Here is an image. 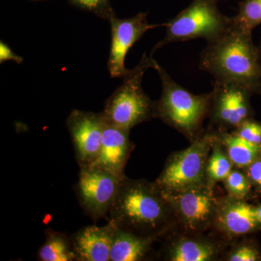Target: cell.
<instances>
[{
	"label": "cell",
	"mask_w": 261,
	"mask_h": 261,
	"mask_svg": "<svg viewBox=\"0 0 261 261\" xmlns=\"http://www.w3.org/2000/svg\"><path fill=\"white\" fill-rule=\"evenodd\" d=\"M106 121L102 113L74 109L66 120L75 159L80 167L90 166L97 159Z\"/></svg>",
	"instance_id": "11"
},
{
	"label": "cell",
	"mask_w": 261,
	"mask_h": 261,
	"mask_svg": "<svg viewBox=\"0 0 261 261\" xmlns=\"http://www.w3.org/2000/svg\"><path fill=\"white\" fill-rule=\"evenodd\" d=\"M8 61H14L18 64H20L23 63V58L15 54L6 43L1 41L0 42V63H3Z\"/></svg>",
	"instance_id": "26"
},
{
	"label": "cell",
	"mask_w": 261,
	"mask_h": 261,
	"mask_svg": "<svg viewBox=\"0 0 261 261\" xmlns=\"http://www.w3.org/2000/svg\"><path fill=\"white\" fill-rule=\"evenodd\" d=\"M233 168L232 162L215 132L214 144L206 166V184L214 188L217 182L224 181Z\"/></svg>",
	"instance_id": "19"
},
{
	"label": "cell",
	"mask_w": 261,
	"mask_h": 261,
	"mask_svg": "<svg viewBox=\"0 0 261 261\" xmlns=\"http://www.w3.org/2000/svg\"><path fill=\"white\" fill-rule=\"evenodd\" d=\"M233 132L252 143L261 145V123L252 118L244 121Z\"/></svg>",
	"instance_id": "23"
},
{
	"label": "cell",
	"mask_w": 261,
	"mask_h": 261,
	"mask_svg": "<svg viewBox=\"0 0 261 261\" xmlns=\"http://www.w3.org/2000/svg\"><path fill=\"white\" fill-rule=\"evenodd\" d=\"M214 140L215 132H206L188 148L171 154L154 184L163 192L205 185L206 166Z\"/></svg>",
	"instance_id": "6"
},
{
	"label": "cell",
	"mask_w": 261,
	"mask_h": 261,
	"mask_svg": "<svg viewBox=\"0 0 261 261\" xmlns=\"http://www.w3.org/2000/svg\"><path fill=\"white\" fill-rule=\"evenodd\" d=\"M255 214H256L257 221L261 225V205L255 207Z\"/></svg>",
	"instance_id": "27"
},
{
	"label": "cell",
	"mask_w": 261,
	"mask_h": 261,
	"mask_svg": "<svg viewBox=\"0 0 261 261\" xmlns=\"http://www.w3.org/2000/svg\"><path fill=\"white\" fill-rule=\"evenodd\" d=\"M109 21L111 29V45L108 69L112 78L123 79L130 70L125 65L128 51L147 31L157 28L160 25L149 23L147 14L143 13L126 19H119L114 16Z\"/></svg>",
	"instance_id": "10"
},
{
	"label": "cell",
	"mask_w": 261,
	"mask_h": 261,
	"mask_svg": "<svg viewBox=\"0 0 261 261\" xmlns=\"http://www.w3.org/2000/svg\"><path fill=\"white\" fill-rule=\"evenodd\" d=\"M45 242L38 252V260L41 261H76L70 237L47 228Z\"/></svg>",
	"instance_id": "18"
},
{
	"label": "cell",
	"mask_w": 261,
	"mask_h": 261,
	"mask_svg": "<svg viewBox=\"0 0 261 261\" xmlns=\"http://www.w3.org/2000/svg\"><path fill=\"white\" fill-rule=\"evenodd\" d=\"M161 192L176 221L189 232H202L214 225L219 200L207 184L178 191Z\"/></svg>",
	"instance_id": "7"
},
{
	"label": "cell",
	"mask_w": 261,
	"mask_h": 261,
	"mask_svg": "<svg viewBox=\"0 0 261 261\" xmlns=\"http://www.w3.org/2000/svg\"><path fill=\"white\" fill-rule=\"evenodd\" d=\"M233 20L242 28L252 32L261 24V0H245Z\"/></svg>",
	"instance_id": "20"
},
{
	"label": "cell",
	"mask_w": 261,
	"mask_h": 261,
	"mask_svg": "<svg viewBox=\"0 0 261 261\" xmlns=\"http://www.w3.org/2000/svg\"><path fill=\"white\" fill-rule=\"evenodd\" d=\"M257 47H258L259 60H260V63L261 65V40L260 44H259V46H257Z\"/></svg>",
	"instance_id": "28"
},
{
	"label": "cell",
	"mask_w": 261,
	"mask_h": 261,
	"mask_svg": "<svg viewBox=\"0 0 261 261\" xmlns=\"http://www.w3.org/2000/svg\"><path fill=\"white\" fill-rule=\"evenodd\" d=\"M154 69L162 84V94L155 102V118L189 138H197L211 110L212 92L194 94L176 83L155 61Z\"/></svg>",
	"instance_id": "3"
},
{
	"label": "cell",
	"mask_w": 261,
	"mask_h": 261,
	"mask_svg": "<svg viewBox=\"0 0 261 261\" xmlns=\"http://www.w3.org/2000/svg\"><path fill=\"white\" fill-rule=\"evenodd\" d=\"M219 253V247L202 239L181 238L170 244L166 260L171 261L214 260Z\"/></svg>",
	"instance_id": "16"
},
{
	"label": "cell",
	"mask_w": 261,
	"mask_h": 261,
	"mask_svg": "<svg viewBox=\"0 0 261 261\" xmlns=\"http://www.w3.org/2000/svg\"><path fill=\"white\" fill-rule=\"evenodd\" d=\"M224 184L228 196L243 200L249 195L252 187L245 171H240L237 168H233L224 180Z\"/></svg>",
	"instance_id": "21"
},
{
	"label": "cell",
	"mask_w": 261,
	"mask_h": 261,
	"mask_svg": "<svg viewBox=\"0 0 261 261\" xmlns=\"http://www.w3.org/2000/svg\"><path fill=\"white\" fill-rule=\"evenodd\" d=\"M108 222L142 237L159 240L172 228L176 217L157 185L125 176L110 212Z\"/></svg>",
	"instance_id": "1"
},
{
	"label": "cell",
	"mask_w": 261,
	"mask_h": 261,
	"mask_svg": "<svg viewBox=\"0 0 261 261\" xmlns=\"http://www.w3.org/2000/svg\"><path fill=\"white\" fill-rule=\"evenodd\" d=\"M157 239L142 237L115 226L111 261L143 260Z\"/></svg>",
	"instance_id": "15"
},
{
	"label": "cell",
	"mask_w": 261,
	"mask_h": 261,
	"mask_svg": "<svg viewBox=\"0 0 261 261\" xmlns=\"http://www.w3.org/2000/svg\"><path fill=\"white\" fill-rule=\"evenodd\" d=\"M82 9L92 12L103 19L110 20L116 16L108 0H70Z\"/></svg>",
	"instance_id": "22"
},
{
	"label": "cell",
	"mask_w": 261,
	"mask_h": 261,
	"mask_svg": "<svg viewBox=\"0 0 261 261\" xmlns=\"http://www.w3.org/2000/svg\"><path fill=\"white\" fill-rule=\"evenodd\" d=\"M125 176L97 166L80 167L75 191L84 214L94 221L109 215Z\"/></svg>",
	"instance_id": "8"
},
{
	"label": "cell",
	"mask_w": 261,
	"mask_h": 261,
	"mask_svg": "<svg viewBox=\"0 0 261 261\" xmlns=\"http://www.w3.org/2000/svg\"><path fill=\"white\" fill-rule=\"evenodd\" d=\"M220 142L233 165V167L245 169L261 154V145L252 143L236 134L216 132Z\"/></svg>",
	"instance_id": "17"
},
{
	"label": "cell",
	"mask_w": 261,
	"mask_h": 261,
	"mask_svg": "<svg viewBox=\"0 0 261 261\" xmlns=\"http://www.w3.org/2000/svg\"><path fill=\"white\" fill-rule=\"evenodd\" d=\"M252 186L261 190V154L248 167L244 169Z\"/></svg>",
	"instance_id": "25"
},
{
	"label": "cell",
	"mask_w": 261,
	"mask_h": 261,
	"mask_svg": "<svg viewBox=\"0 0 261 261\" xmlns=\"http://www.w3.org/2000/svg\"><path fill=\"white\" fill-rule=\"evenodd\" d=\"M130 130L106 121L99 153L90 166L102 168L118 176H126L125 167L133 147Z\"/></svg>",
	"instance_id": "12"
},
{
	"label": "cell",
	"mask_w": 261,
	"mask_h": 261,
	"mask_svg": "<svg viewBox=\"0 0 261 261\" xmlns=\"http://www.w3.org/2000/svg\"><path fill=\"white\" fill-rule=\"evenodd\" d=\"M199 68L212 75L214 82L241 84L253 94H261L258 47L252 32L235 22L224 36L207 43L201 53Z\"/></svg>",
	"instance_id": "2"
},
{
	"label": "cell",
	"mask_w": 261,
	"mask_h": 261,
	"mask_svg": "<svg viewBox=\"0 0 261 261\" xmlns=\"http://www.w3.org/2000/svg\"><path fill=\"white\" fill-rule=\"evenodd\" d=\"M233 22V18L220 13L215 0H194L188 8L164 24L166 34L154 46L151 56L171 43L196 39L214 42L232 27Z\"/></svg>",
	"instance_id": "5"
},
{
	"label": "cell",
	"mask_w": 261,
	"mask_h": 261,
	"mask_svg": "<svg viewBox=\"0 0 261 261\" xmlns=\"http://www.w3.org/2000/svg\"><path fill=\"white\" fill-rule=\"evenodd\" d=\"M115 226H88L70 236L76 261H111Z\"/></svg>",
	"instance_id": "14"
},
{
	"label": "cell",
	"mask_w": 261,
	"mask_h": 261,
	"mask_svg": "<svg viewBox=\"0 0 261 261\" xmlns=\"http://www.w3.org/2000/svg\"><path fill=\"white\" fill-rule=\"evenodd\" d=\"M155 60L145 53L138 64L123 78V83L105 104L102 113L110 124L130 130L142 122L155 118V102L144 92L142 79Z\"/></svg>",
	"instance_id": "4"
},
{
	"label": "cell",
	"mask_w": 261,
	"mask_h": 261,
	"mask_svg": "<svg viewBox=\"0 0 261 261\" xmlns=\"http://www.w3.org/2000/svg\"><path fill=\"white\" fill-rule=\"evenodd\" d=\"M214 225L229 237L243 236L261 226L257 219L255 207L243 199L231 196L219 201Z\"/></svg>",
	"instance_id": "13"
},
{
	"label": "cell",
	"mask_w": 261,
	"mask_h": 261,
	"mask_svg": "<svg viewBox=\"0 0 261 261\" xmlns=\"http://www.w3.org/2000/svg\"><path fill=\"white\" fill-rule=\"evenodd\" d=\"M209 116L212 126L221 132L238 128L244 121L252 118L253 111L250 89L233 82H214Z\"/></svg>",
	"instance_id": "9"
},
{
	"label": "cell",
	"mask_w": 261,
	"mask_h": 261,
	"mask_svg": "<svg viewBox=\"0 0 261 261\" xmlns=\"http://www.w3.org/2000/svg\"><path fill=\"white\" fill-rule=\"evenodd\" d=\"M229 261H257L261 260L260 252L249 244L238 245L233 249L226 256Z\"/></svg>",
	"instance_id": "24"
}]
</instances>
